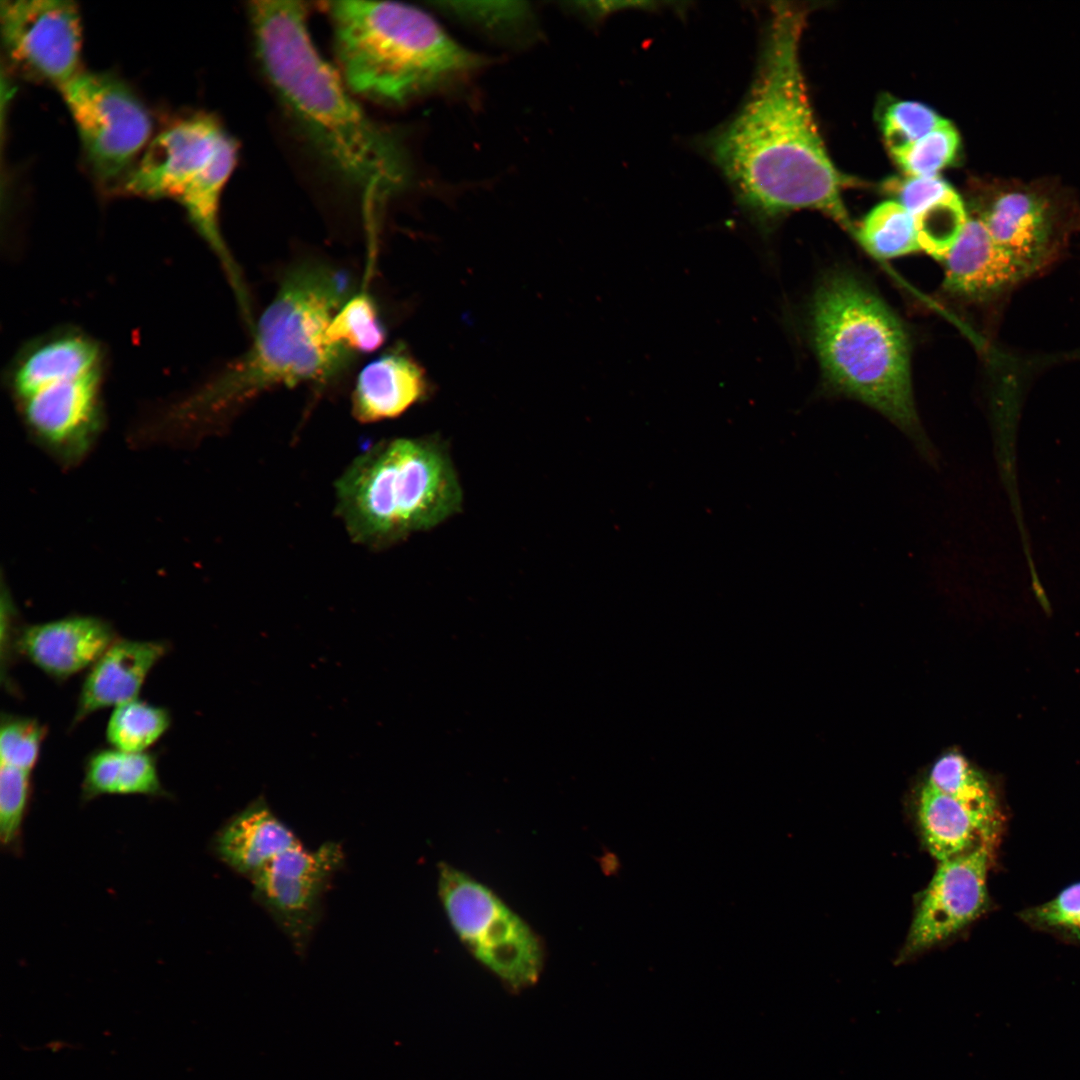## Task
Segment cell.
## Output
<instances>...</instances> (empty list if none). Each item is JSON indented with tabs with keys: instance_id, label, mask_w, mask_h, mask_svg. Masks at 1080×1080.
I'll use <instances>...</instances> for the list:
<instances>
[{
	"instance_id": "1",
	"label": "cell",
	"mask_w": 1080,
	"mask_h": 1080,
	"mask_svg": "<svg viewBox=\"0 0 1080 1080\" xmlns=\"http://www.w3.org/2000/svg\"><path fill=\"white\" fill-rule=\"evenodd\" d=\"M807 9L770 7L752 85L738 112L706 141V151L736 200L760 227L783 214L815 209L844 227L841 199L848 183L825 149L799 59Z\"/></svg>"
},
{
	"instance_id": "2",
	"label": "cell",
	"mask_w": 1080,
	"mask_h": 1080,
	"mask_svg": "<svg viewBox=\"0 0 1080 1080\" xmlns=\"http://www.w3.org/2000/svg\"><path fill=\"white\" fill-rule=\"evenodd\" d=\"M256 54L280 104L326 165L362 197L368 211L411 178L398 134L356 102L341 74L320 55L298 1H253Z\"/></svg>"
},
{
	"instance_id": "3",
	"label": "cell",
	"mask_w": 1080,
	"mask_h": 1080,
	"mask_svg": "<svg viewBox=\"0 0 1080 1080\" xmlns=\"http://www.w3.org/2000/svg\"><path fill=\"white\" fill-rule=\"evenodd\" d=\"M348 295L344 274L316 263L293 267L259 318L248 351L173 415L176 431L212 426L275 387L335 382L356 356L327 338L330 321Z\"/></svg>"
},
{
	"instance_id": "4",
	"label": "cell",
	"mask_w": 1080,
	"mask_h": 1080,
	"mask_svg": "<svg viewBox=\"0 0 1080 1080\" xmlns=\"http://www.w3.org/2000/svg\"><path fill=\"white\" fill-rule=\"evenodd\" d=\"M812 330L834 387L885 416L936 465V449L914 404L906 336L887 306L854 278L836 274L816 293Z\"/></svg>"
},
{
	"instance_id": "5",
	"label": "cell",
	"mask_w": 1080,
	"mask_h": 1080,
	"mask_svg": "<svg viewBox=\"0 0 1080 1080\" xmlns=\"http://www.w3.org/2000/svg\"><path fill=\"white\" fill-rule=\"evenodd\" d=\"M347 87L401 105L462 80L482 58L453 40L425 11L399 2L327 3Z\"/></svg>"
},
{
	"instance_id": "6",
	"label": "cell",
	"mask_w": 1080,
	"mask_h": 1080,
	"mask_svg": "<svg viewBox=\"0 0 1080 1080\" xmlns=\"http://www.w3.org/2000/svg\"><path fill=\"white\" fill-rule=\"evenodd\" d=\"M335 490L336 511L349 536L373 549L433 528L462 503L448 455L425 439L397 438L374 445L346 468Z\"/></svg>"
},
{
	"instance_id": "7",
	"label": "cell",
	"mask_w": 1080,
	"mask_h": 1080,
	"mask_svg": "<svg viewBox=\"0 0 1080 1080\" xmlns=\"http://www.w3.org/2000/svg\"><path fill=\"white\" fill-rule=\"evenodd\" d=\"M438 891L452 928L485 968L514 992L538 981L544 960L539 938L492 890L440 864Z\"/></svg>"
},
{
	"instance_id": "8",
	"label": "cell",
	"mask_w": 1080,
	"mask_h": 1080,
	"mask_svg": "<svg viewBox=\"0 0 1080 1080\" xmlns=\"http://www.w3.org/2000/svg\"><path fill=\"white\" fill-rule=\"evenodd\" d=\"M58 90L90 171L103 185H121L149 142L152 118L146 106L109 73L81 70Z\"/></svg>"
},
{
	"instance_id": "9",
	"label": "cell",
	"mask_w": 1080,
	"mask_h": 1080,
	"mask_svg": "<svg viewBox=\"0 0 1080 1080\" xmlns=\"http://www.w3.org/2000/svg\"><path fill=\"white\" fill-rule=\"evenodd\" d=\"M340 843L301 845L274 859L252 880L253 898L271 916L298 954L306 952L323 913V900L344 865Z\"/></svg>"
},
{
	"instance_id": "10",
	"label": "cell",
	"mask_w": 1080,
	"mask_h": 1080,
	"mask_svg": "<svg viewBox=\"0 0 1080 1080\" xmlns=\"http://www.w3.org/2000/svg\"><path fill=\"white\" fill-rule=\"evenodd\" d=\"M0 13L7 57L24 74L59 88L81 71V17L73 1H1Z\"/></svg>"
},
{
	"instance_id": "11",
	"label": "cell",
	"mask_w": 1080,
	"mask_h": 1080,
	"mask_svg": "<svg viewBox=\"0 0 1080 1080\" xmlns=\"http://www.w3.org/2000/svg\"><path fill=\"white\" fill-rule=\"evenodd\" d=\"M993 842L983 840L963 854L939 862L918 903L902 958L950 938L984 912Z\"/></svg>"
},
{
	"instance_id": "12",
	"label": "cell",
	"mask_w": 1080,
	"mask_h": 1080,
	"mask_svg": "<svg viewBox=\"0 0 1080 1080\" xmlns=\"http://www.w3.org/2000/svg\"><path fill=\"white\" fill-rule=\"evenodd\" d=\"M978 217L1021 285L1062 259L1074 232L1050 200L1032 192L1002 193Z\"/></svg>"
},
{
	"instance_id": "13",
	"label": "cell",
	"mask_w": 1080,
	"mask_h": 1080,
	"mask_svg": "<svg viewBox=\"0 0 1080 1080\" xmlns=\"http://www.w3.org/2000/svg\"><path fill=\"white\" fill-rule=\"evenodd\" d=\"M230 134L212 115L196 113L155 136L121 183V191L176 200Z\"/></svg>"
},
{
	"instance_id": "14",
	"label": "cell",
	"mask_w": 1080,
	"mask_h": 1080,
	"mask_svg": "<svg viewBox=\"0 0 1080 1080\" xmlns=\"http://www.w3.org/2000/svg\"><path fill=\"white\" fill-rule=\"evenodd\" d=\"M100 377L52 383L21 397L33 432L66 455L79 454L98 423Z\"/></svg>"
},
{
	"instance_id": "15",
	"label": "cell",
	"mask_w": 1080,
	"mask_h": 1080,
	"mask_svg": "<svg viewBox=\"0 0 1080 1080\" xmlns=\"http://www.w3.org/2000/svg\"><path fill=\"white\" fill-rule=\"evenodd\" d=\"M117 638L105 620L76 615L23 628L15 646L46 675L63 681L89 669Z\"/></svg>"
},
{
	"instance_id": "16",
	"label": "cell",
	"mask_w": 1080,
	"mask_h": 1080,
	"mask_svg": "<svg viewBox=\"0 0 1080 1080\" xmlns=\"http://www.w3.org/2000/svg\"><path fill=\"white\" fill-rule=\"evenodd\" d=\"M167 651L168 644L163 641L118 637L89 668L72 725L99 710L137 699L146 678Z\"/></svg>"
},
{
	"instance_id": "17",
	"label": "cell",
	"mask_w": 1080,
	"mask_h": 1080,
	"mask_svg": "<svg viewBox=\"0 0 1080 1080\" xmlns=\"http://www.w3.org/2000/svg\"><path fill=\"white\" fill-rule=\"evenodd\" d=\"M301 842L263 797L233 815L216 833V856L250 881L274 859Z\"/></svg>"
},
{
	"instance_id": "18",
	"label": "cell",
	"mask_w": 1080,
	"mask_h": 1080,
	"mask_svg": "<svg viewBox=\"0 0 1080 1080\" xmlns=\"http://www.w3.org/2000/svg\"><path fill=\"white\" fill-rule=\"evenodd\" d=\"M944 260L946 288L968 300L1003 299L1021 285L979 217L968 219Z\"/></svg>"
},
{
	"instance_id": "19",
	"label": "cell",
	"mask_w": 1080,
	"mask_h": 1080,
	"mask_svg": "<svg viewBox=\"0 0 1080 1080\" xmlns=\"http://www.w3.org/2000/svg\"><path fill=\"white\" fill-rule=\"evenodd\" d=\"M888 187L913 217L920 248L944 260L968 221L958 193L938 175L909 177Z\"/></svg>"
},
{
	"instance_id": "20",
	"label": "cell",
	"mask_w": 1080,
	"mask_h": 1080,
	"mask_svg": "<svg viewBox=\"0 0 1080 1080\" xmlns=\"http://www.w3.org/2000/svg\"><path fill=\"white\" fill-rule=\"evenodd\" d=\"M426 390L422 368L401 349L390 350L359 373L352 393V413L363 423L400 415Z\"/></svg>"
},
{
	"instance_id": "21",
	"label": "cell",
	"mask_w": 1080,
	"mask_h": 1080,
	"mask_svg": "<svg viewBox=\"0 0 1080 1080\" xmlns=\"http://www.w3.org/2000/svg\"><path fill=\"white\" fill-rule=\"evenodd\" d=\"M101 375V354L88 337L64 333L35 344L16 363L12 384L19 398L46 385Z\"/></svg>"
},
{
	"instance_id": "22",
	"label": "cell",
	"mask_w": 1080,
	"mask_h": 1080,
	"mask_svg": "<svg viewBox=\"0 0 1080 1080\" xmlns=\"http://www.w3.org/2000/svg\"><path fill=\"white\" fill-rule=\"evenodd\" d=\"M918 818L931 855L939 862L963 854L983 840H995L993 827L928 782L920 791Z\"/></svg>"
},
{
	"instance_id": "23",
	"label": "cell",
	"mask_w": 1080,
	"mask_h": 1080,
	"mask_svg": "<svg viewBox=\"0 0 1080 1080\" xmlns=\"http://www.w3.org/2000/svg\"><path fill=\"white\" fill-rule=\"evenodd\" d=\"M162 787L154 754L126 752L115 748L90 753L84 764L82 798L92 800L102 795L162 796Z\"/></svg>"
},
{
	"instance_id": "24",
	"label": "cell",
	"mask_w": 1080,
	"mask_h": 1080,
	"mask_svg": "<svg viewBox=\"0 0 1080 1080\" xmlns=\"http://www.w3.org/2000/svg\"><path fill=\"white\" fill-rule=\"evenodd\" d=\"M927 782L997 828L999 815L992 790L961 754L948 752L941 756L932 766Z\"/></svg>"
},
{
	"instance_id": "25",
	"label": "cell",
	"mask_w": 1080,
	"mask_h": 1080,
	"mask_svg": "<svg viewBox=\"0 0 1080 1080\" xmlns=\"http://www.w3.org/2000/svg\"><path fill=\"white\" fill-rule=\"evenodd\" d=\"M171 721L166 708L137 698L114 708L107 722L106 740L118 750L146 752L168 731Z\"/></svg>"
},
{
	"instance_id": "26",
	"label": "cell",
	"mask_w": 1080,
	"mask_h": 1080,
	"mask_svg": "<svg viewBox=\"0 0 1080 1080\" xmlns=\"http://www.w3.org/2000/svg\"><path fill=\"white\" fill-rule=\"evenodd\" d=\"M862 243L875 255L898 257L920 248L911 214L896 201H885L864 218L859 232Z\"/></svg>"
},
{
	"instance_id": "27",
	"label": "cell",
	"mask_w": 1080,
	"mask_h": 1080,
	"mask_svg": "<svg viewBox=\"0 0 1080 1080\" xmlns=\"http://www.w3.org/2000/svg\"><path fill=\"white\" fill-rule=\"evenodd\" d=\"M327 338L354 354L377 350L386 332L372 297L366 292L349 297L330 321Z\"/></svg>"
},
{
	"instance_id": "28",
	"label": "cell",
	"mask_w": 1080,
	"mask_h": 1080,
	"mask_svg": "<svg viewBox=\"0 0 1080 1080\" xmlns=\"http://www.w3.org/2000/svg\"><path fill=\"white\" fill-rule=\"evenodd\" d=\"M960 146L956 128L948 120L928 134L893 155L909 177L936 176L955 159Z\"/></svg>"
},
{
	"instance_id": "29",
	"label": "cell",
	"mask_w": 1080,
	"mask_h": 1080,
	"mask_svg": "<svg viewBox=\"0 0 1080 1080\" xmlns=\"http://www.w3.org/2000/svg\"><path fill=\"white\" fill-rule=\"evenodd\" d=\"M945 119L929 106L915 101H893L880 112V128L890 153L907 148Z\"/></svg>"
},
{
	"instance_id": "30",
	"label": "cell",
	"mask_w": 1080,
	"mask_h": 1080,
	"mask_svg": "<svg viewBox=\"0 0 1080 1080\" xmlns=\"http://www.w3.org/2000/svg\"><path fill=\"white\" fill-rule=\"evenodd\" d=\"M47 728L37 719L2 713L0 765L31 772L39 760Z\"/></svg>"
},
{
	"instance_id": "31",
	"label": "cell",
	"mask_w": 1080,
	"mask_h": 1080,
	"mask_svg": "<svg viewBox=\"0 0 1080 1080\" xmlns=\"http://www.w3.org/2000/svg\"><path fill=\"white\" fill-rule=\"evenodd\" d=\"M1019 917L1032 928L1080 943V882L1045 903L1021 911Z\"/></svg>"
},
{
	"instance_id": "32",
	"label": "cell",
	"mask_w": 1080,
	"mask_h": 1080,
	"mask_svg": "<svg viewBox=\"0 0 1080 1080\" xmlns=\"http://www.w3.org/2000/svg\"><path fill=\"white\" fill-rule=\"evenodd\" d=\"M31 772L0 765V838L5 847L19 842L31 794Z\"/></svg>"
},
{
	"instance_id": "33",
	"label": "cell",
	"mask_w": 1080,
	"mask_h": 1080,
	"mask_svg": "<svg viewBox=\"0 0 1080 1080\" xmlns=\"http://www.w3.org/2000/svg\"><path fill=\"white\" fill-rule=\"evenodd\" d=\"M604 871L607 875H618L621 870V862L617 854L607 852L603 862Z\"/></svg>"
}]
</instances>
